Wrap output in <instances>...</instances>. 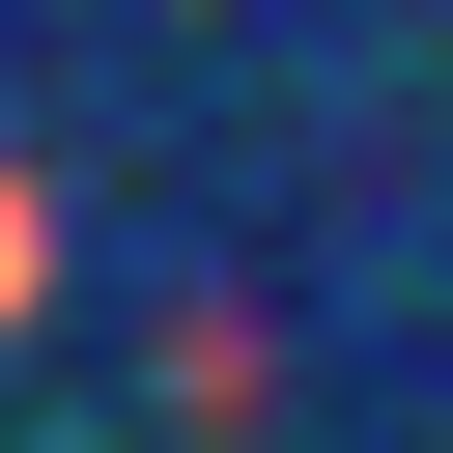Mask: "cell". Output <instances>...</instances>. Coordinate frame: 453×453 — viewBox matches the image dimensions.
Wrapping results in <instances>:
<instances>
[{
    "instance_id": "obj_1",
    "label": "cell",
    "mask_w": 453,
    "mask_h": 453,
    "mask_svg": "<svg viewBox=\"0 0 453 453\" xmlns=\"http://www.w3.org/2000/svg\"><path fill=\"white\" fill-rule=\"evenodd\" d=\"M28 283H57V198H28V170H0V311H28Z\"/></svg>"
}]
</instances>
